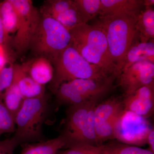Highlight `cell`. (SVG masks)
<instances>
[{
    "mask_svg": "<svg viewBox=\"0 0 154 154\" xmlns=\"http://www.w3.org/2000/svg\"><path fill=\"white\" fill-rule=\"evenodd\" d=\"M69 31L57 21L41 16L30 49L53 63L60 53L70 45Z\"/></svg>",
    "mask_w": 154,
    "mask_h": 154,
    "instance_id": "obj_5",
    "label": "cell"
},
{
    "mask_svg": "<svg viewBox=\"0 0 154 154\" xmlns=\"http://www.w3.org/2000/svg\"><path fill=\"white\" fill-rule=\"evenodd\" d=\"M48 100L45 93L24 99L15 119L17 128L13 138L18 145L43 141L42 126L48 110Z\"/></svg>",
    "mask_w": 154,
    "mask_h": 154,
    "instance_id": "obj_4",
    "label": "cell"
},
{
    "mask_svg": "<svg viewBox=\"0 0 154 154\" xmlns=\"http://www.w3.org/2000/svg\"><path fill=\"white\" fill-rule=\"evenodd\" d=\"M103 154H154L147 149L121 143L103 145Z\"/></svg>",
    "mask_w": 154,
    "mask_h": 154,
    "instance_id": "obj_23",
    "label": "cell"
},
{
    "mask_svg": "<svg viewBox=\"0 0 154 154\" xmlns=\"http://www.w3.org/2000/svg\"><path fill=\"white\" fill-rule=\"evenodd\" d=\"M35 82L41 85L50 82L53 78L54 69L50 61L38 57L21 65Z\"/></svg>",
    "mask_w": 154,
    "mask_h": 154,
    "instance_id": "obj_15",
    "label": "cell"
},
{
    "mask_svg": "<svg viewBox=\"0 0 154 154\" xmlns=\"http://www.w3.org/2000/svg\"><path fill=\"white\" fill-rule=\"evenodd\" d=\"M122 100L123 109L148 118L154 110V84L138 89Z\"/></svg>",
    "mask_w": 154,
    "mask_h": 154,
    "instance_id": "obj_12",
    "label": "cell"
},
{
    "mask_svg": "<svg viewBox=\"0 0 154 154\" xmlns=\"http://www.w3.org/2000/svg\"><path fill=\"white\" fill-rule=\"evenodd\" d=\"M117 86L121 87L125 97L138 89L154 84V63L148 61L133 64L122 71Z\"/></svg>",
    "mask_w": 154,
    "mask_h": 154,
    "instance_id": "obj_9",
    "label": "cell"
},
{
    "mask_svg": "<svg viewBox=\"0 0 154 154\" xmlns=\"http://www.w3.org/2000/svg\"><path fill=\"white\" fill-rule=\"evenodd\" d=\"M39 13L41 16L55 19L69 31L84 23L74 0L45 1Z\"/></svg>",
    "mask_w": 154,
    "mask_h": 154,
    "instance_id": "obj_10",
    "label": "cell"
},
{
    "mask_svg": "<svg viewBox=\"0 0 154 154\" xmlns=\"http://www.w3.org/2000/svg\"><path fill=\"white\" fill-rule=\"evenodd\" d=\"M147 144L149 145V149L151 152L154 153V128L149 133L147 139Z\"/></svg>",
    "mask_w": 154,
    "mask_h": 154,
    "instance_id": "obj_28",
    "label": "cell"
},
{
    "mask_svg": "<svg viewBox=\"0 0 154 154\" xmlns=\"http://www.w3.org/2000/svg\"><path fill=\"white\" fill-rule=\"evenodd\" d=\"M123 110L122 101L118 98H111L97 104L94 110L95 129L112 124Z\"/></svg>",
    "mask_w": 154,
    "mask_h": 154,
    "instance_id": "obj_14",
    "label": "cell"
},
{
    "mask_svg": "<svg viewBox=\"0 0 154 154\" xmlns=\"http://www.w3.org/2000/svg\"><path fill=\"white\" fill-rule=\"evenodd\" d=\"M61 154H103V145L75 146L67 149Z\"/></svg>",
    "mask_w": 154,
    "mask_h": 154,
    "instance_id": "obj_26",
    "label": "cell"
},
{
    "mask_svg": "<svg viewBox=\"0 0 154 154\" xmlns=\"http://www.w3.org/2000/svg\"><path fill=\"white\" fill-rule=\"evenodd\" d=\"M15 119L0 98V136L5 133L15 132Z\"/></svg>",
    "mask_w": 154,
    "mask_h": 154,
    "instance_id": "obj_24",
    "label": "cell"
},
{
    "mask_svg": "<svg viewBox=\"0 0 154 154\" xmlns=\"http://www.w3.org/2000/svg\"><path fill=\"white\" fill-rule=\"evenodd\" d=\"M17 10L18 28L13 40L17 54L22 55L28 49L38 27L41 15L30 0H10Z\"/></svg>",
    "mask_w": 154,
    "mask_h": 154,
    "instance_id": "obj_7",
    "label": "cell"
},
{
    "mask_svg": "<svg viewBox=\"0 0 154 154\" xmlns=\"http://www.w3.org/2000/svg\"><path fill=\"white\" fill-rule=\"evenodd\" d=\"M69 33L70 45L86 60L119 79L118 69L110 55L105 33L99 25L82 23Z\"/></svg>",
    "mask_w": 154,
    "mask_h": 154,
    "instance_id": "obj_1",
    "label": "cell"
},
{
    "mask_svg": "<svg viewBox=\"0 0 154 154\" xmlns=\"http://www.w3.org/2000/svg\"><path fill=\"white\" fill-rule=\"evenodd\" d=\"M1 99H2V98H1Z\"/></svg>",
    "mask_w": 154,
    "mask_h": 154,
    "instance_id": "obj_32",
    "label": "cell"
},
{
    "mask_svg": "<svg viewBox=\"0 0 154 154\" xmlns=\"http://www.w3.org/2000/svg\"><path fill=\"white\" fill-rule=\"evenodd\" d=\"M135 27L141 42H147L154 39V10L152 7L144 8L140 11Z\"/></svg>",
    "mask_w": 154,
    "mask_h": 154,
    "instance_id": "obj_18",
    "label": "cell"
},
{
    "mask_svg": "<svg viewBox=\"0 0 154 154\" xmlns=\"http://www.w3.org/2000/svg\"><path fill=\"white\" fill-rule=\"evenodd\" d=\"M13 82L17 84L24 99L34 98L45 94L44 86L35 82L21 65H14Z\"/></svg>",
    "mask_w": 154,
    "mask_h": 154,
    "instance_id": "obj_16",
    "label": "cell"
},
{
    "mask_svg": "<svg viewBox=\"0 0 154 154\" xmlns=\"http://www.w3.org/2000/svg\"><path fill=\"white\" fill-rule=\"evenodd\" d=\"M116 78L111 76L106 79H75L63 83L54 93L60 105H78L85 102H99V99L115 88Z\"/></svg>",
    "mask_w": 154,
    "mask_h": 154,
    "instance_id": "obj_6",
    "label": "cell"
},
{
    "mask_svg": "<svg viewBox=\"0 0 154 154\" xmlns=\"http://www.w3.org/2000/svg\"><path fill=\"white\" fill-rule=\"evenodd\" d=\"M5 40V30L3 27L2 19L0 17V45H2L3 43Z\"/></svg>",
    "mask_w": 154,
    "mask_h": 154,
    "instance_id": "obj_30",
    "label": "cell"
},
{
    "mask_svg": "<svg viewBox=\"0 0 154 154\" xmlns=\"http://www.w3.org/2000/svg\"><path fill=\"white\" fill-rule=\"evenodd\" d=\"M0 17L6 40L10 33H16L19 22L17 10L10 0H6L0 3Z\"/></svg>",
    "mask_w": 154,
    "mask_h": 154,
    "instance_id": "obj_20",
    "label": "cell"
},
{
    "mask_svg": "<svg viewBox=\"0 0 154 154\" xmlns=\"http://www.w3.org/2000/svg\"><path fill=\"white\" fill-rule=\"evenodd\" d=\"M18 146L13 137L0 140V154H13L14 150Z\"/></svg>",
    "mask_w": 154,
    "mask_h": 154,
    "instance_id": "obj_27",
    "label": "cell"
},
{
    "mask_svg": "<svg viewBox=\"0 0 154 154\" xmlns=\"http://www.w3.org/2000/svg\"><path fill=\"white\" fill-rule=\"evenodd\" d=\"M137 39L132 43L127 52L122 71L139 62L148 61L154 63V39L146 42H141Z\"/></svg>",
    "mask_w": 154,
    "mask_h": 154,
    "instance_id": "obj_17",
    "label": "cell"
},
{
    "mask_svg": "<svg viewBox=\"0 0 154 154\" xmlns=\"http://www.w3.org/2000/svg\"><path fill=\"white\" fill-rule=\"evenodd\" d=\"M152 128L146 119L123 109L116 123L114 139L125 144L141 146L147 144Z\"/></svg>",
    "mask_w": 154,
    "mask_h": 154,
    "instance_id": "obj_8",
    "label": "cell"
},
{
    "mask_svg": "<svg viewBox=\"0 0 154 154\" xmlns=\"http://www.w3.org/2000/svg\"><path fill=\"white\" fill-rule=\"evenodd\" d=\"M138 16H99L96 22L105 33L110 55L119 76L128 51L138 38L135 27Z\"/></svg>",
    "mask_w": 154,
    "mask_h": 154,
    "instance_id": "obj_2",
    "label": "cell"
},
{
    "mask_svg": "<svg viewBox=\"0 0 154 154\" xmlns=\"http://www.w3.org/2000/svg\"><path fill=\"white\" fill-rule=\"evenodd\" d=\"M14 76L13 65L5 66L0 71V98H2L6 89L11 85Z\"/></svg>",
    "mask_w": 154,
    "mask_h": 154,
    "instance_id": "obj_25",
    "label": "cell"
},
{
    "mask_svg": "<svg viewBox=\"0 0 154 154\" xmlns=\"http://www.w3.org/2000/svg\"><path fill=\"white\" fill-rule=\"evenodd\" d=\"M24 99L17 84L12 82L11 85L3 94V101L14 119L23 105Z\"/></svg>",
    "mask_w": 154,
    "mask_h": 154,
    "instance_id": "obj_21",
    "label": "cell"
},
{
    "mask_svg": "<svg viewBox=\"0 0 154 154\" xmlns=\"http://www.w3.org/2000/svg\"><path fill=\"white\" fill-rule=\"evenodd\" d=\"M99 16H137L144 8L143 0H101Z\"/></svg>",
    "mask_w": 154,
    "mask_h": 154,
    "instance_id": "obj_13",
    "label": "cell"
},
{
    "mask_svg": "<svg viewBox=\"0 0 154 154\" xmlns=\"http://www.w3.org/2000/svg\"><path fill=\"white\" fill-rule=\"evenodd\" d=\"M65 144L63 137L60 135L38 143L25 144L21 154H57L60 149L65 148Z\"/></svg>",
    "mask_w": 154,
    "mask_h": 154,
    "instance_id": "obj_19",
    "label": "cell"
},
{
    "mask_svg": "<svg viewBox=\"0 0 154 154\" xmlns=\"http://www.w3.org/2000/svg\"><path fill=\"white\" fill-rule=\"evenodd\" d=\"M84 23H88L102 11L101 0H74Z\"/></svg>",
    "mask_w": 154,
    "mask_h": 154,
    "instance_id": "obj_22",
    "label": "cell"
},
{
    "mask_svg": "<svg viewBox=\"0 0 154 154\" xmlns=\"http://www.w3.org/2000/svg\"><path fill=\"white\" fill-rule=\"evenodd\" d=\"M7 61L5 53L2 45H0V71L6 65Z\"/></svg>",
    "mask_w": 154,
    "mask_h": 154,
    "instance_id": "obj_29",
    "label": "cell"
},
{
    "mask_svg": "<svg viewBox=\"0 0 154 154\" xmlns=\"http://www.w3.org/2000/svg\"><path fill=\"white\" fill-rule=\"evenodd\" d=\"M154 5V0H143V6L146 7H152Z\"/></svg>",
    "mask_w": 154,
    "mask_h": 154,
    "instance_id": "obj_31",
    "label": "cell"
},
{
    "mask_svg": "<svg viewBox=\"0 0 154 154\" xmlns=\"http://www.w3.org/2000/svg\"><path fill=\"white\" fill-rule=\"evenodd\" d=\"M98 102H87L70 105L67 112L64 128L60 135L65 142V148H69L73 145L84 128L89 110Z\"/></svg>",
    "mask_w": 154,
    "mask_h": 154,
    "instance_id": "obj_11",
    "label": "cell"
},
{
    "mask_svg": "<svg viewBox=\"0 0 154 154\" xmlns=\"http://www.w3.org/2000/svg\"><path fill=\"white\" fill-rule=\"evenodd\" d=\"M52 64L54 72L49 88L54 94L62 84L72 80L102 81L114 76L88 62L70 45L60 53Z\"/></svg>",
    "mask_w": 154,
    "mask_h": 154,
    "instance_id": "obj_3",
    "label": "cell"
}]
</instances>
